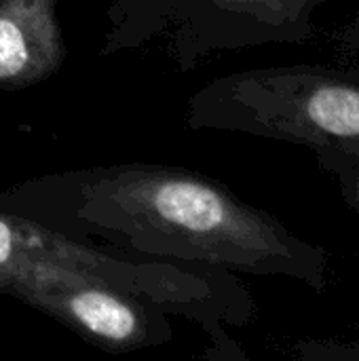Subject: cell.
Here are the masks:
<instances>
[{
    "mask_svg": "<svg viewBox=\"0 0 359 361\" xmlns=\"http://www.w3.org/2000/svg\"><path fill=\"white\" fill-rule=\"evenodd\" d=\"M188 125L359 157V70L258 68L220 76L188 104Z\"/></svg>",
    "mask_w": 359,
    "mask_h": 361,
    "instance_id": "7a4b0ae2",
    "label": "cell"
},
{
    "mask_svg": "<svg viewBox=\"0 0 359 361\" xmlns=\"http://www.w3.org/2000/svg\"><path fill=\"white\" fill-rule=\"evenodd\" d=\"M330 42L334 44V49L339 53L349 55L359 61V8L353 13L351 19H347L334 32V36H330Z\"/></svg>",
    "mask_w": 359,
    "mask_h": 361,
    "instance_id": "52a82bcc",
    "label": "cell"
},
{
    "mask_svg": "<svg viewBox=\"0 0 359 361\" xmlns=\"http://www.w3.org/2000/svg\"><path fill=\"white\" fill-rule=\"evenodd\" d=\"M0 294L53 317L83 341L125 353L159 347L169 338L161 311L146 307L51 258L19 247L0 209Z\"/></svg>",
    "mask_w": 359,
    "mask_h": 361,
    "instance_id": "3957f363",
    "label": "cell"
},
{
    "mask_svg": "<svg viewBox=\"0 0 359 361\" xmlns=\"http://www.w3.org/2000/svg\"><path fill=\"white\" fill-rule=\"evenodd\" d=\"M57 0H0V89H23L53 76L66 44Z\"/></svg>",
    "mask_w": 359,
    "mask_h": 361,
    "instance_id": "5b68a950",
    "label": "cell"
},
{
    "mask_svg": "<svg viewBox=\"0 0 359 361\" xmlns=\"http://www.w3.org/2000/svg\"><path fill=\"white\" fill-rule=\"evenodd\" d=\"M328 0H118L121 13L142 6L144 11L121 17L154 13V32L171 27L176 49L197 53L245 49L271 42H307L315 34V13ZM116 23V25H118ZM121 27V25H118Z\"/></svg>",
    "mask_w": 359,
    "mask_h": 361,
    "instance_id": "277c9868",
    "label": "cell"
},
{
    "mask_svg": "<svg viewBox=\"0 0 359 361\" xmlns=\"http://www.w3.org/2000/svg\"><path fill=\"white\" fill-rule=\"evenodd\" d=\"M315 157L320 165L336 178L345 201L359 212V157L343 152H317Z\"/></svg>",
    "mask_w": 359,
    "mask_h": 361,
    "instance_id": "8992f818",
    "label": "cell"
},
{
    "mask_svg": "<svg viewBox=\"0 0 359 361\" xmlns=\"http://www.w3.org/2000/svg\"><path fill=\"white\" fill-rule=\"evenodd\" d=\"M0 209L150 260L326 286L322 247L218 182L176 167L129 163L49 173L0 192Z\"/></svg>",
    "mask_w": 359,
    "mask_h": 361,
    "instance_id": "6da1fadb",
    "label": "cell"
}]
</instances>
